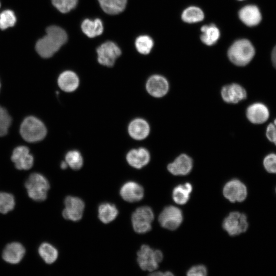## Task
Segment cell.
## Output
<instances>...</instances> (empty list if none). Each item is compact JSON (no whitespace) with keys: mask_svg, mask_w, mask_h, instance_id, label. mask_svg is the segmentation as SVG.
<instances>
[{"mask_svg":"<svg viewBox=\"0 0 276 276\" xmlns=\"http://www.w3.org/2000/svg\"><path fill=\"white\" fill-rule=\"evenodd\" d=\"M67 40L66 32L61 28L52 26L46 30V35L36 43V50L43 58L52 56Z\"/></svg>","mask_w":276,"mask_h":276,"instance_id":"obj_1","label":"cell"},{"mask_svg":"<svg viewBox=\"0 0 276 276\" xmlns=\"http://www.w3.org/2000/svg\"><path fill=\"white\" fill-rule=\"evenodd\" d=\"M255 55L253 45L247 39L235 42L228 51V56L231 62L238 66H244L252 59Z\"/></svg>","mask_w":276,"mask_h":276,"instance_id":"obj_2","label":"cell"},{"mask_svg":"<svg viewBox=\"0 0 276 276\" xmlns=\"http://www.w3.org/2000/svg\"><path fill=\"white\" fill-rule=\"evenodd\" d=\"M47 129L40 120L33 116L24 119L20 127V133L27 142L34 143L43 140L47 134Z\"/></svg>","mask_w":276,"mask_h":276,"instance_id":"obj_3","label":"cell"},{"mask_svg":"<svg viewBox=\"0 0 276 276\" xmlns=\"http://www.w3.org/2000/svg\"><path fill=\"white\" fill-rule=\"evenodd\" d=\"M28 196L36 201H42L47 197L50 184L47 179L42 174H31L25 182Z\"/></svg>","mask_w":276,"mask_h":276,"instance_id":"obj_4","label":"cell"},{"mask_svg":"<svg viewBox=\"0 0 276 276\" xmlns=\"http://www.w3.org/2000/svg\"><path fill=\"white\" fill-rule=\"evenodd\" d=\"M163 259L161 251L154 250L146 244L143 245L137 252V263L143 270L152 271L155 270Z\"/></svg>","mask_w":276,"mask_h":276,"instance_id":"obj_5","label":"cell"},{"mask_svg":"<svg viewBox=\"0 0 276 276\" xmlns=\"http://www.w3.org/2000/svg\"><path fill=\"white\" fill-rule=\"evenodd\" d=\"M154 219L152 209L147 206L137 208L132 213L131 222L134 231L139 234H145L151 229V223Z\"/></svg>","mask_w":276,"mask_h":276,"instance_id":"obj_6","label":"cell"},{"mask_svg":"<svg viewBox=\"0 0 276 276\" xmlns=\"http://www.w3.org/2000/svg\"><path fill=\"white\" fill-rule=\"evenodd\" d=\"M223 229L232 236L244 233L248 227L246 216L239 212H233L224 219L222 223Z\"/></svg>","mask_w":276,"mask_h":276,"instance_id":"obj_7","label":"cell"},{"mask_svg":"<svg viewBox=\"0 0 276 276\" xmlns=\"http://www.w3.org/2000/svg\"><path fill=\"white\" fill-rule=\"evenodd\" d=\"M97 53L98 62L103 65L111 67L121 55V51L117 44L109 41L100 45Z\"/></svg>","mask_w":276,"mask_h":276,"instance_id":"obj_8","label":"cell"},{"mask_svg":"<svg viewBox=\"0 0 276 276\" xmlns=\"http://www.w3.org/2000/svg\"><path fill=\"white\" fill-rule=\"evenodd\" d=\"M183 216L181 211L174 206H168L164 208L158 217L160 225L169 230H175L181 223Z\"/></svg>","mask_w":276,"mask_h":276,"instance_id":"obj_9","label":"cell"},{"mask_svg":"<svg viewBox=\"0 0 276 276\" xmlns=\"http://www.w3.org/2000/svg\"><path fill=\"white\" fill-rule=\"evenodd\" d=\"M64 203L65 208L62 216L64 219L77 221L82 218L85 204L81 199L68 196L65 198Z\"/></svg>","mask_w":276,"mask_h":276,"instance_id":"obj_10","label":"cell"},{"mask_svg":"<svg viewBox=\"0 0 276 276\" xmlns=\"http://www.w3.org/2000/svg\"><path fill=\"white\" fill-rule=\"evenodd\" d=\"M223 194L232 202H242L246 199L247 191L242 182L234 179L226 183L223 187Z\"/></svg>","mask_w":276,"mask_h":276,"instance_id":"obj_11","label":"cell"},{"mask_svg":"<svg viewBox=\"0 0 276 276\" xmlns=\"http://www.w3.org/2000/svg\"><path fill=\"white\" fill-rule=\"evenodd\" d=\"M146 88L147 92L150 95L154 97L160 98L167 94L169 85L167 80L164 77L155 75L151 76L148 79Z\"/></svg>","mask_w":276,"mask_h":276,"instance_id":"obj_12","label":"cell"},{"mask_svg":"<svg viewBox=\"0 0 276 276\" xmlns=\"http://www.w3.org/2000/svg\"><path fill=\"white\" fill-rule=\"evenodd\" d=\"M12 161L18 170H29L33 165L34 158L29 149L24 146L17 147L13 151Z\"/></svg>","mask_w":276,"mask_h":276,"instance_id":"obj_13","label":"cell"},{"mask_svg":"<svg viewBox=\"0 0 276 276\" xmlns=\"http://www.w3.org/2000/svg\"><path fill=\"white\" fill-rule=\"evenodd\" d=\"M120 194L126 201L137 202L144 197V189L141 185L136 182L128 181L121 187Z\"/></svg>","mask_w":276,"mask_h":276,"instance_id":"obj_14","label":"cell"},{"mask_svg":"<svg viewBox=\"0 0 276 276\" xmlns=\"http://www.w3.org/2000/svg\"><path fill=\"white\" fill-rule=\"evenodd\" d=\"M221 94L225 102L233 104L238 103L245 99L247 96L245 89L236 83L224 86L221 89Z\"/></svg>","mask_w":276,"mask_h":276,"instance_id":"obj_15","label":"cell"},{"mask_svg":"<svg viewBox=\"0 0 276 276\" xmlns=\"http://www.w3.org/2000/svg\"><path fill=\"white\" fill-rule=\"evenodd\" d=\"M192 167V158L185 154L179 155L167 166L168 171L174 175H187L191 172Z\"/></svg>","mask_w":276,"mask_h":276,"instance_id":"obj_16","label":"cell"},{"mask_svg":"<svg viewBox=\"0 0 276 276\" xmlns=\"http://www.w3.org/2000/svg\"><path fill=\"white\" fill-rule=\"evenodd\" d=\"M248 120L252 123L260 124L265 122L269 116L267 107L262 103L257 102L249 105L246 112Z\"/></svg>","mask_w":276,"mask_h":276,"instance_id":"obj_17","label":"cell"},{"mask_svg":"<svg viewBox=\"0 0 276 276\" xmlns=\"http://www.w3.org/2000/svg\"><path fill=\"white\" fill-rule=\"evenodd\" d=\"M150 159V153L144 148L132 149L126 155V160L129 165L136 169H141L145 166Z\"/></svg>","mask_w":276,"mask_h":276,"instance_id":"obj_18","label":"cell"},{"mask_svg":"<svg viewBox=\"0 0 276 276\" xmlns=\"http://www.w3.org/2000/svg\"><path fill=\"white\" fill-rule=\"evenodd\" d=\"M25 254V249L20 243L13 242L5 248L2 257L7 263L16 264L19 263Z\"/></svg>","mask_w":276,"mask_h":276,"instance_id":"obj_19","label":"cell"},{"mask_svg":"<svg viewBox=\"0 0 276 276\" xmlns=\"http://www.w3.org/2000/svg\"><path fill=\"white\" fill-rule=\"evenodd\" d=\"M130 136L136 140H142L147 137L150 132V127L145 120L137 118L132 121L128 126Z\"/></svg>","mask_w":276,"mask_h":276,"instance_id":"obj_20","label":"cell"},{"mask_svg":"<svg viewBox=\"0 0 276 276\" xmlns=\"http://www.w3.org/2000/svg\"><path fill=\"white\" fill-rule=\"evenodd\" d=\"M239 16L241 21L248 26L258 25L261 20V15L258 8L254 5H248L239 11Z\"/></svg>","mask_w":276,"mask_h":276,"instance_id":"obj_21","label":"cell"},{"mask_svg":"<svg viewBox=\"0 0 276 276\" xmlns=\"http://www.w3.org/2000/svg\"><path fill=\"white\" fill-rule=\"evenodd\" d=\"M58 84L62 90L65 92H72L78 88L79 79L74 72L66 71L59 75Z\"/></svg>","mask_w":276,"mask_h":276,"instance_id":"obj_22","label":"cell"},{"mask_svg":"<svg viewBox=\"0 0 276 276\" xmlns=\"http://www.w3.org/2000/svg\"><path fill=\"white\" fill-rule=\"evenodd\" d=\"M118 214V210L113 204L105 202L99 206L98 217L103 223L111 222L116 218Z\"/></svg>","mask_w":276,"mask_h":276,"instance_id":"obj_23","label":"cell"},{"mask_svg":"<svg viewBox=\"0 0 276 276\" xmlns=\"http://www.w3.org/2000/svg\"><path fill=\"white\" fill-rule=\"evenodd\" d=\"M81 29L86 36L93 38L103 33V26L102 21L99 18L94 20L85 19L82 22Z\"/></svg>","mask_w":276,"mask_h":276,"instance_id":"obj_24","label":"cell"},{"mask_svg":"<svg viewBox=\"0 0 276 276\" xmlns=\"http://www.w3.org/2000/svg\"><path fill=\"white\" fill-rule=\"evenodd\" d=\"M103 10L110 15L123 12L126 8L127 0H98Z\"/></svg>","mask_w":276,"mask_h":276,"instance_id":"obj_25","label":"cell"},{"mask_svg":"<svg viewBox=\"0 0 276 276\" xmlns=\"http://www.w3.org/2000/svg\"><path fill=\"white\" fill-rule=\"evenodd\" d=\"M192 191V186L189 182L179 185L173 189L172 197L174 201L178 204L186 203L190 198V194Z\"/></svg>","mask_w":276,"mask_h":276,"instance_id":"obj_26","label":"cell"},{"mask_svg":"<svg viewBox=\"0 0 276 276\" xmlns=\"http://www.w3.org/2000/svg\"><path fill=\"white\" fill-rule=\"evenodd\" d=\"M202 34L200 36L201 41L208 45L215 44L220 37V31L214 25L203 26L201 28Z\"/></svg>","mask_w":276,"mask_h":276,"instance_id":"obj_27","label":"cell"},{"mask_svg":"<svg viewBox=\"0 0 276 276\" xmlns=\"http://www.w3.org/2000/svg\"><path fill=\"white\" fill-rule=\"evenodd\" d=\"M38 253L43 261L49 264L55 262L58 256L57 249L48 243H43L40 245Z\"/></svg>","mask_w":276,"mask_h":276,"instance_id":"obj_28","label":"cell"},{"mask_svg":"<svg viewBox=\"0 0 276 276\" xmlns=\"http://www.w3.org/2000/svg\"><path fill=\"white\" fill-rule=\"evenodd\" d=\"M181 18L187 23L197 22L203 19L204 13L200 8L191 6L183 10Z\"/></svg>","mask_w":276,"mask_h":276,"instance_id":"obj_29","label":"cell"},{"mask_svg":"<svg viewBox=\"0 0 276 276\" xmlns=\"http://www.w3.org/2000/svg\"><path fill=\"white\" fill-rule=\"evenodd\" d=\"M135 44L140 53L146 55L150 52L153 45V41L149 36L141 35L136 38Z\"/></svg>","mask_w":276,"mask_h":276,"instance_id":"obj_30","label":"cell"},{"mask_svg":"<svg viewBox=\"0 0 276 276\" xmlns=\"http://www.w3.org/2000/svg\"><path fill=\"white\" fill-rule=\"evenodd\" d=\"M65 162L72 169L77 170L83 165V158L81 153L77 150L68 151L65 155Z\"/></svg>","mask_w":276,"mask_h":276,"instance_id":"obj_31","label":"cell"},{"mask_svg":"<svg viewBox=\"0 0 276 276\" xmlns=\"http://www.w3.org/2000/svg\"><path fill=\"white\" fill-rule=\"evenodd\" d=\"M15 206V199L9 193L0 192V213L6 214L12 211Z\"/></svg>","mask_w":276,"mask_h":276,"instance_id":"obj_32","label":"cell"},{"mask_svg":"<svg viewBox=\"0 0 276 276\" xmlns=\"http://www.w3.org/2000/svg\"><path fill=\"white\" fill-rule=\"evenodd\" d=\"M16 16L13 11L6 10L0 14V28L2 30L12 27L16 22Z\"/></svg>","mask_w":276,"mask_h":276,"instance_id":"obj_33","label":"cell"},{"mask_svg":"<svg viewBox=\"0 0 276 276\" xmlns=\"http://www.w3.org/2000/svg\"><path fill=\"white\" fill-rule=\"evenodd\" d=\"M54 6L60 12L65 13L73 9L78 3V0H52Z\"/></svg>","mask_w":276,"mask_h":276,"instance_id":"obj_34","label":"cell"},{"mask_svg":"<svg viewBox=\"0 0 276 276\" xmlns=\"http://www.w3.org/2000/svg\"><path fill=\"white\" fill-rule=\"evenodd\" d=\"M11 123V118L7 110L0 106V136L6 135Z\"/></svg>","mask_w":276,"mask_h":276,"instance_id":"obj_35","label":"cell"},{"mask_svg":"<svg viewBox=\"0 0 276 276\" xmlns=\"http://www.w3.org/2000/svg\"><path fill=\"white\" fill-rule=\"evenodd\" d=\"M263 165L267 172L276 174V154L270 153L266 155L263 160Z\"/></svg>","mask_w":276,"mask_h":276,"instance_id":"obj_36","label":"cell"},{"mask_svg":"<svg viewBox=\"0 0 276 276\" xmlns=\"http://www.w3.org/2000/svg\"><path fill=\"white\" fill-rule=\"evenodd\" d=\"M207 274V269L202 265H198L193 266L188 270L187 275L189 276H204Z\"/></svg>","mask_w":276,"mask_h":276,"instance_id":"obj_37","label":"cell"},{"mask_svg":"<svg viewBox=\"0 0 276 276\" xmlns=\"http://www.w3.org/2000/svg\"><path fill=\"white\" fill-rule=\"evenodd\" d=\"M266 135L268 140L276 146V126L274 124H269L266 128Z\"/></svg>","mask_w":276,"mask_h":276,"instance_id":"obj_38","label":"cell"},{"mask_svg":"<svg viewBox=\"0 0 276 276\" xmlns=\"http://www.w3.org/2000/svg\"><path fill=\"white\" fill-rule=\"evenodd\" d=\"M271 60L273 66L276 68V46L273 48L271 54Z\"/></svg>","mask_w":276,"mask_h":276,"instance_id":"obj_39","label":"cell"},{"mask_svg":"<svg viewBox=\"0 0 276 276\" xmlns=\"http://www.w3.org/2000/svg\"><path fill=\"white\" fill-rule=\"evenodd\" d=\"M150 275H173V273L170 271H166L165 273L162 272H154Z\"/></svg>","mask_w":276,"mask_h":276,"instance_id":"obj_40","label":"cell"},{"mask_svg":"<svg viewBox=\"0 0 276 276\" xmlns=\"http://www.w3.org/2000/svg\"><path fill=\"white\" fill-rule=\"evenodd\" d=\"M68 165L65 161H62L60 164V167L62 169H65L67 168Z\"/></svg>","mask_w":276,"mask_h":276,"instance_id":"obj_41","label":"cell"},{"mask_svg":"<svg viewBox=\"0 0 276 276\" xmlns=\"http://www.w3.org/2000/svg\"><path fill=\"white\" fill-rule=\"evenodd\" d=\"M273 124L275 125V126H276V119L274 120V123Z\"/></svg>","mask_w":276,"mask_h":276,"instance_id":"obj_42","label":"cell"},{"mask_svg":"<svg viewBox=\"0 0 276 276\" xmlns=\"http://www.w3.org/2000/svg\"><path fill=\"white\" fill-rule=\"evenodd\" d=\"M0 87H1V84H0Z\"/></svg>","mask_w":276,"mask_h":276,"instance_id":"obj_43","label":"cell"},{"mask_svg":"<svg viewBox=\"0 0 276 276\" xmlns=\"http://www.w3.org/2000/svg\"><path fill=\"white\" fill-rule=\"evenodd\" d=\"M0 6H1V4H0Z\"/></svg>","mask_w":276,"mask_h":276,"instance_id":"obj_44","label":"cell"},{"mask_svg":"<svg viewBox=\"0 0 276 276\" xmlns=\"http://www.w3.org/2000/svg\"><path fill=\"white\" fill-rule=\"evenodd\" d=\"M240 1H241V0H240Z\"/></svg>","mask_w":276,"mask_h":276,"instance_id":"obj_45","label":"cell"},{"mask_svg":"<svg viewBox=\"0 0 276 276\" xmlns=\"http://www.w3.org/2000/svg\"><path fill=\"white\" fill-rule=\"evenodd\" d=\"M275 191H276V190H275Z\"/></svg>","mask_w":276,"mask_h":276,"instance_id":"obj_46","label":"cell"}]
</instances>
